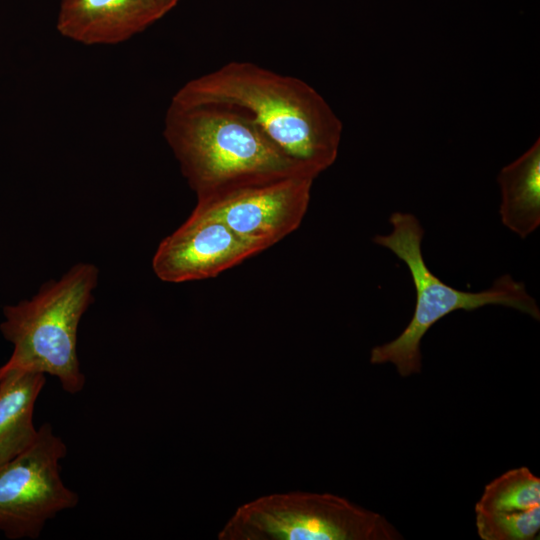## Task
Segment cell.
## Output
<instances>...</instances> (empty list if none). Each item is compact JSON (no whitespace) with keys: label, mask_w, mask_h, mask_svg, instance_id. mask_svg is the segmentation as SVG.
Masks as SVG:
<instances>
[{"label":"cell","mask_w":540,"mask_h":540,"mask_svg":"<svg viewBox=\"0 0 540 540\" xmlns=\"http://www.w3.org/2000/svg\"><path fill=\"white\" fill-rule=\"evenodd\" d=\"M171 103L238 111L315 177L338 155L343 126L326 100L305 81L252 62L232 61L189 80Z\"/></svg>","instance_id":"cell-1"},{"label":"cell","mask_w":540,"mask_h":540,"mask_svg":"<svg viewBox=\"0 0 540 540\" xmlns=\"http://www.w3.org/2000/svg\"><path fill=\"white\" fill-rule=\"evenodd\" d=\"M163 135L197 201L290 176L316 178L228 107L170 103Z\"/></svg>","instance_id":"cell-2"},{"label":"cell","mask_w":540,"mask_h":540,"mask_svg":"<svg viewBox=\"0 0 540 540\" xmlns=\"http://www.w3.org/2000/svg\"><path fill=\"white\" fill-rule=\"evenodd\" d=\"M389 222L392 231L376 235L373 241L389 249L408 267L416 292L413 316L393 340L377 345L370 352L371 364H393L401 377L418 374L422 369L421 341L440 319L457 310L473 311L487 305L516 309L535 320L540 319L536 300L525 285L509 274L497 278L480 292L458 290L433 274L422 254L424 229L411 213L394 212Z\"/></svg>","instance_id":"cell-3"},{"label":"cell","mask_w":540,"mask_h":540,"mask_svg":"<svg viewBox=\"0 0 540 540\" xmlns=\"http://www.w3.org/2000/svg\"><path fill=\"white\" fill-rule=\"evenodd\" d=\"M98 269L78 263L59 280L49 281L32 299L4 308L0 325L13 344L0 373L20 370L56 377L69 394L81 392L85 376L77 355L79 322L93 301Z\"/></svg>","instance_id":"cell-4"},{"label":"cell","mask_w":540,"mask_h":540,"mask_svg":"<svg viewBox=\"0 0 540 540\" xmlns=\"http://www.w3.org/2000/svg\"><path fill=\"white\" fill-rule=\"evenodd\" d=\"M382 514L331 493L292 491L239 506L219 540H401Z\"/></svg>","instance_id":"cell-5"},{"label":"cell","mask_w":540,"mask_h":540,"mask_svg":"<svg viewBox=\"0 0 540 540\" xmlns=\"http://www.w3.org/2000/svg\"><path fill=\"white\" fill-rule=\"evenodd\" d=\"M67 446L43 423L33 444L0 466V531L9 539H36L58 513L79 497L61 477Z\"/></svg>","instance_id":"cell-6"},{"label":"cell","mask_w":540,"mask_h":540,"mask_svg":"<svg viewBox=\"0 0 540 540\" xmlns=\"http://www.w3.org/2000/svg\"><path fill=\"white\" fill-rule=\"evenodd\" d=\"M314 180L306 175L290 176L197 201L195 207L216 216L264 251L298 229L309 207Z\"/></svg>","instance_id":"cell-7"},{"label":"cell","mask_w":540,"mask_h":540,"mask_svg":"<svg viewBox=\"0 0 540 540\" xmlns=\"http://www.w3.org/2000/svg\"><path fill=\"white\" fill-rule=\"evenodd\" d=\"M260 252L222 220L195 207L187 220L160 242L152 268L164 282L197 281L217 277Z\"/></svg>","instance_id":"cell-8"},{"label":"cell","mask_w":540,"mask_h":540,"mask_svg":"<svg viewBox=\"0 0 540 540\" xmlns=\"http://www.w3.org/2000/svg\"><path fill=\"white\" fill-rule=\"evenodd\" d=\"M165 16L157 0H61L56 28L84 45L124 42Z\"/></svg>","instance_id":"cell-9"},{"label":"cell","mask_w":540,"mask_h":540,"mask_svg":"<svg viewBox=\"0 0 540 540\" xmlns=\"http://www.w3.org/2000/svg\"><path fill=\"white\" fill-rule=\"evenodd\" d=\"M45 382V374L38 372L0 373V466L35 441L34 406Z\"/></svg>","instance_id":"cell-10"},{"label":"cell","mask_w":540,"mask_h":540,"mask_svg":"<svg viewBox=\"0 0 540 540\" xmlns=\"http://www.w3.org/2000/svg\"><path fill=\"white\" fill-rule=\"evenodd\" d=\"M497 181L501 190L503 225L526 238L540 224V141L502 168Z\"/></svg>","instance_id":"cell-11"},{"label":"cell","mask_w":540,"mask_h":540,"mask_svg":"<svg viewBox=\"0 0 540 540\" xmlns=\"http://www.w3.org/2000/svg\"><path fill=\"white\" fill-rule=\"evenodd\" d=\"M540 505V478L528 467L510 469L489 482L475 511H525Z\"/></svg>","instance_id":"cell-12"},{"label":"cell","mask_w":540,"mask_h":540,"mask_svg":"<svg viewBox=\"0 0 540 540\" xmlns=\"http://www.w3.org/2000/svg\"><path fill=\"white\" fill-rule=\"evenodd\" d=\"M475 524L482 540L539 539L540 505L525 511H475Z\"/></svg>","instance_id":"cell-13"},{"label":"cell","mask_w":540,"mask_h":540,"mask_svg":"<svg viewBox=\"0 0 540 540\" xmlns=\"http://www.w3.org/2000/svg\"><path fill=\"white\" fill-rule=\"evenodd\" d=\"M180 0H157L160 8L166 15L169 11H171L179 2Z\"/></svg>","instance_id":"cell-14"}]
</instances>
